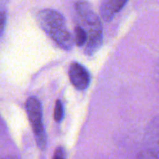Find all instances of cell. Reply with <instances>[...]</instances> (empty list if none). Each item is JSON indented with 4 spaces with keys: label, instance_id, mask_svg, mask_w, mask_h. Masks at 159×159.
Segmentation results:
<instances>
[{
    "label": "cell",
    "instance_id": "cell-1",
    "mask_svg": "<svg viewBox=\"0 0 159 159\" xmlns=\"http://www.w3.org/2000/svg\"><path fill=\"white\" fill-rule=\"evenodd\" d=\"M37 20L43 31L62 49L71 50L74 39L63 16L54 9H42L37 14Z\"/></svg>",
    "mask_w": 159,
    "mask_h": 159
},
{
    "label": "cell",
    "instance_id": "cell-2",
    "mask_svg": "<svg viewBox=\"0 0 159 159\" xmlns=\"http://www.w3.org/2000/svg\"><path fill=\"white\" fill-rule=\"evenodd\" d=\"M75 10L81 21L87 26V28H84L87 33V42L84 46V51L87 55L91 56L102 44L103 34L101 20L88 2H77L75 4Z\"/></svg>",
    "mask_w": 159,
    "mask_h": 159
},
{
    "label": "cell",
    "instance_id": "cell-3",
    "mask_svg": "<svg viewBox=\"0 0 159 159\" xmlns=\"http://www.w3.org/2000/svg\"><path fill=\"white\" fill-rule=\"evenodd\" d=\"M25 105H26L28 118L34 134L36 144L40 150H45L47 145V136L43 124L41 104L36 98L30 97L27 100Z\"/></svg>",
    "mask_w": 159,
    "mask_h": 159
},
{
    "label": "cell",
    "instance_id": "cell-4",
    "mask_svg": "<svg viewBox=\"0 0 159 159\" xmlns=\"http://www.w3.org/2000/svg\"><path fill=\"white\" fill-rule=\"evenodd\" d=\"M69 78L73 86L79 90L86 89L90 83V75L86 67L78 62H72L69 66Z\"/></svg>",
    "mask_w": 159,
    "mask_h": 159
},
{
    "label": "cell",
    "instance_id": "cell-5",
    "mask_svg": "<svg viewBox=\"0 0 159 159\" xmlns=\"http://www.w3.org/2000/svg\"><path fill=\"white\" fill-rule=\"evenodd\" d=\"M128 3L127 0H107L102 2L101 7V14L105 21H109L119 12Z\"/></svg>",
    "mask_w": 159,
    "mask_h": 159
},
{
    "label": "cell",
    "instance_id": "cell-6",
    "mask_svg": "<svg viewBox=\"0 0 159 159\" xmlns=\"http://www.w3.org/2000/svg\"><path fill=\"white\" fill-rule=\"evenodd\" d=\"M74 42L78 47H84L87 42V33L81 25L75 27V36L73 37Z\"/></svg>",
    "mask_w": 159,
    "mask_h": 159
},
{
    "label": "cell",
    "instance_id": "cell-7",
    "mask_svg": "<svg viewBox=\"0 0 159 159\" xmlns=\"http://www.w3.org/2000/svg\"><path fill=\"white\" fill-rule=\"evenodd\" d=\"M63 118V105L60 100H57L55 102L54 108V120L57 123H60Z\"/></svg>",
    "mask_w": 159,
    "mask_h": 159
},
{
    "label": "cell",
    "instance_id": "cell-8",
    "mask_svg": "<svg viewBox=\"0 0 159 159\" xmlns=\"http://www.w3.org/2000/svg\"><path fill=\"white\" fill-rule=\"evenodd\" d=\"M138 159H158V154L157 151L146 150L139 154Z\"/></svg>",
    "mask_w": 159,
    "mask_h": 159
},
{
    "label": "cell",
    "instance_id": "cell-9",
    "mask_svg": "<svg viewBox=\"0 0 159 159\" xmlns=\"http://www.w3.org/2000/svg\"><path fill=\"white\" fill-rule=\"evenodd\" d=\"M6 22H7V16L4 12L0 11V35L3 34L5 26H6Z\"/></svg>",
    "mask_w": 159,
    "mask_h": 159
},
{
    "label": "cell",
    "instance_id": "cell-10",
    "mask_svg": "<svg viewBox=\"0 0 159 159\" xmlns=\"http://www.w3.org/2000/svg\"><path fill=\"white\" fill-rule=\"evenodd\" d=\"M53 159H65V155H64V150L62 148H58L56 152L54 153Z\"/></svg>",
    "mask_w": 159,
    "mask_h": 159
}]
</instances>
